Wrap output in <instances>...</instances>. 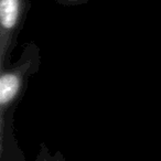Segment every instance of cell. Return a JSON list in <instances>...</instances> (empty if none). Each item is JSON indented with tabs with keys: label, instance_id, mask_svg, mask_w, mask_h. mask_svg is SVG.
<instances>
[{
	"label": "cell",
	"instance_id": "277c9868",
	"mask_svg": "<svg viewBox=\"0 0 161 161\" xmlns=\"http://www.w3.org/2000/svg\"><path fill=\"white\" fill-rule=\"evenodd\" d=\"M53 1L64 7H77V6L86 5L91 0H53Z\"/></svg>",
	"mask_w": 161,
	"mask_h": 161
},
{
	"label": "cell",
	"instance_id": "7a4b0ae2",
	"mask_svg": "<svg viewBox=\"0 0 161 161\" xmlns=\"http://www.w3.org/2000/svg\"><path fill=\"white\" fill-rule=\"evenodd\" d=\"M30 9L31 0H0V69L11 63Z\"/></svg>",
	"mask_w": 161,
	"mask_h": 161
},
{
	"label": "cell",
	"instance_id": "6da1fadb",
	"mask_svg": "<svg viewBox=\"0 0 161 161\" xmlns=\"http://www.w3.org/2000/svg\"><path fill=\"white\" fill-rule=\"evenodd\" d=\"M40 65V47L30 41L16 62L0 69V161H27L14 136V113Z\"/></svg>",
	"mask_w": 161,
	"mask_h": 161
},
{
	"label": "cell",
	"instance_id": "3957f363",
	"mask_svg": "<svg viewBox=\"0 0 161 161\" xmlns=\"http://www.w3.org/2000/svg\"><path fill=\"white\" fill-rule=\"evenodd\" d=\"M36 161H66V159L61 151H56L55 153L52 154L47 146L44 142H42L40 145V149H39V153L36 158Z\"/></svg>",
	"mask_w": 161,
	"mask_h": 161
}]
</instances>
